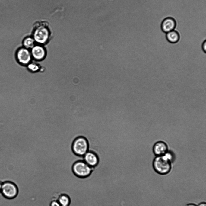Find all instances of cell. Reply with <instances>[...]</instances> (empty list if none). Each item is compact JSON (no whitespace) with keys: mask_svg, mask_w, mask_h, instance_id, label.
Listing matches in <instances>:
<instances>
[{"mask_svg":"<svg viewBox=\"0 0 206 206\" xmlns=\"http://www.w3.org/2000/svg\"><path fill=\"white\" fill-rule=\"evenodd\" d=\"M72 165V164H69L67 166H66V168H65V175H64V188H65V172H66V169H67V167L68 166H70H70H71V165Z\"/></svg>","mask_w":206,"mask_h":206,"instance_id":"cell-17","label":"cell"},{"mask_svg":"<svg viewBox=\"0 0 206 206\" xmlns=\"http://www.w3.org/2000/svg\"><path fill=\"white\" fill-rule=\"evenodd\" d=\"M61 206H68L71 202V199L69 196L64 192L59 196L58 199Z\"/></svg>","mask_w":206,"mask_h":206,"instance_id":"cell-12","label":"cell"},{"mask_svg":"<svg viewBox=\"0 0 206 206\" xmlns=\"http://www.w3.org/2000/svg\"><path fill=\"white\" fill-rule=\"evenodd\" d=\"M179 33L176 30H173L166 34V38L169 43L175 44L177 43L180 39Z\"/></svg>","mask_w":206,"mask_h":206,"instance_id":"cell-11","label":"cell"},{"mask_svg":"<svg viewBox=\"0 0 206 206\" xmlns=\"http://www.w3.org/2000/svg\"><path fill=\"white\" fill-rule=\"evenodd\" d=\"M50 206H61L57 200H52L50 204Z\"/></svg>","mask_w":206,"mask_h":206,"instance_id":"cell-15","label":"cell"},{"mask_svg":"<svg viewBox=\"0 0 206 206\" xmlns=\"http://www.w3.org/2000/svg\"><path fill=\"white\" fill-rule=\"evenodd\" d=\"M93 168L89 166L84 161L79 160L73 164L72 170L74 174L78 178H84L90 175Z\"/></svg>","mask_w":206,"mask_h":206,"instance_id":"cell-2","label":"cell"},{"mask_svg":"<svg viewBox=\"0 0 206 206\" xmlns=\"http://www.w3.org/2000/svg\"><path fill=\"white\" fill-rule=\"evenodd\" d=\"M73 153L79 156H83L88 150V144L86 139L82 137L76 138L72 145Z\"/></svg>","mask_w":206,"mask_h":206,"instance_id":"cell-4","label":"cell"},{"mask_svg":"<svg viewBox=\"0 0 206 206\" xmlns=\"http://www.w3.org/2000/svg\"><path fill=\"white\" fill-rule=\"evenodd\" d=\"M176 26V22L173 17H168L165 18L162 21L161 28L162 31L165 33L174 30Z\"/></svg>","mask_w":206,"mask_h":206,"instance_id":"cell-9","label":"cell"},{"mask_svg":"<svg viewBox=\"0 0 206 206\" xmlns=\"http://www.w3.org/2000/svg\"><path fill=\"white\" fill-rule=\"evenodd\" d=\"M30 51L33 59L36 61L43 60L46 56V50L43 45L36 44Z\"/></svg>","mask_w":206,"mask_h":206,"instance_id":"cell-7","label":"cell"},{"mask_svg":"<svg viewBox=\"0 0 206 206\" xmlns=\"http://www.w3.org/2000/svg\"><path fill=\"white\" fill-rule=\"evenodd\" d=\"M197 206H206V203L204 202H201L197 205Z\"/></svg>","mask_w":206,"mask_h":206,"instance_id":"cell-18","label":"cell"},{"mask_svg":"<svg viewBox=\"0 0 206 206\" xmlns=\"http://www.w3.org/2000/svg\"><path fill=\"white\" fill-rule=\"evenodd\" d=\"M18 192L19 189L17 186L13 182L6 181L2 182L1 193L6 198L14 199L17 196Z\"/></svg>","mask_w":206,"mask_h":206,"instance_id":"cell-5","label":"cell"},{"mask_svg":"<svg viewBox=\"0 0 206 206\" xmlns=\"http://www.w3.org/2000/svg\"><path fill=\"white\" fill-rule=\"evenodd\" d=\"M84 161L89 166L95 168L98 163V159L97 155L94 153L88 151L84 156Z\"/></svg>","mask_w":206,"mask_h":206,"instance_id":"cell-10","label":"cell"},{"mask_svg":"<svg viewBox=\"0 0 206 206\" xmlns=\"http://www.w3.org/2000/svg\"><path fill=\"white\" fill-rule=\"evenodd\" d=\"M152 150L156 156H161L165 155L168 152V147L165 142L159 141L154 144Z\"/></svg>","mask_w":206,"mask_h":206,"instance_id":"cell-8","label":"cell"},{"mask_svg":"<svg viewBox=\"0 0 206 206\" xmlns=\"http://www.w3.org/2000/svg\"><path fill=\"white\" fill-rule=\"evenodd\" d=\"M48 27L41 25L34 29L33 37L37 44L43 45L49 40L50 34Z\"/></svg>","mask_w":206,"mask_h":206,"instance_id":"cell-3","label":"cell"},{"mask_svg":"<svg viewBox=\"0 0 206 206\" xmlns=\"http://www.w3.org/2000/svg\"><path fill=\"white\" fill-rule=\"evenodd\" d=\"M2 182L0 181V193L1 192L2 186Z\"/></svg>","mask_w":206,"mask_h":206,"instance_id":"cell-20","label":"cell"},{"mask_svg":"<svg viewBox=\"0 0 206 206\" xmlns=\"http://www.w3.org/2000/svg\"><path fill=\"white\" fill-rule=\"evenodd\" d=\"M28 69L30 72H35L40 70V66L38 64L33 62H31L27 66Z\"/></svg>","mask_w":206,"mask_h":206,"instance_id":"cell-14","label":"cell"},{"mask_svg":"<svg viewBox=\"0 0 206 206\" xmlns=\"http://www.w3.org/2000/svg\"><path fill=\"white\" fill-rule=\"evenodd\" d=\"M185 206H197V205L194 203H191L186 204Z\"/></svg>","mask_w":206,"mask_h":206,"instance_id":"cell-19","label":"cell"},{"mask_svg":"<svg viewBox=\"0 0 206 206\" xmlns=\"http://www.w3.org/2000/svg\"><path fill=\"white\" fill-rule=\"evenodd\" d=\"M35 43V41L33 37H26L23 41V47L30 50L36 44Z\"/></svg>","mask_w":206,"mask_h":206,"instance_id":"cell-13","label":"cell"},{"mask_svg":"<svg viewBox=\"0 0 206 206\" xmlns=\"http://www.w3.org/2000/svg\"><path fill=\"white\" fill-rule=\"evenodd\" d=\"M174 159V155L169 151L163 156H156L152 162L154 171L161 175L169 174L171 170Z\"/></svg>","mask_w":206,"mask_h":206,"instance_id":"cell-1","label":"cell"},{"mask_svg":"<svg viewBox=\"0 0 206 206\" xmlns=\"http://www.w3.org/2000/svg\"><path fill=\"white\" fill-rule=\"evenodd\" d=\"M201 48L203 51L205 53L206 52V40H204L202 43Z\"/></svg>","mask_w":206,"mask_h":206,"instance_id":"cell-16","label":"cell"},{"mask_svg":"<svg viewBox=\"0 0 206 206\" xmlns=\"http://www.w3.org/2000/svg\"><path fill=\"white\" fill-rule=\"evenodd\" d=\"M17 62L20 65L27 66L33 59L30 50L23 47L18 48L15 54Z\"/></svg>","mask_w":206,"mask_h":206,"instance_id":"cell-6","label":"cell"}]
</instances>
